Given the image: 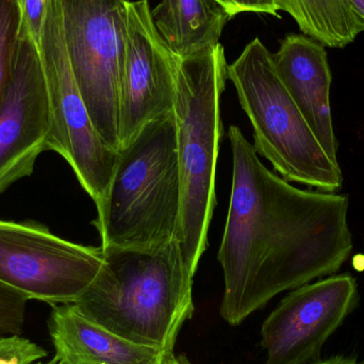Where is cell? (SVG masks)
I'll return each mask as SVG.
<instances>
[{"instance_id":"cell-1","label":"cell","mask_w":364,"mask_h":364,"mask_svg":"<svg viewBox=\"0 0 364 364\" xmlns=\"http://www.w3.org/2000/svg\"><path fill=\"white\" fill-rule=\"evenodd\" d=\"M228 138L232 186L218 261L220 316L237 326L276 295L337 273L353 237L348 196L295 188L263 166L237 126Z\"/></svg>"},{"instance_id":"cell-2","label":"cell","mask_w":364,"mask_h":364,"mask_svg":"<svg viewBox=\"0 0 364 364\" xmlns=\"http://www.w3.org/2000/svg\"><path fill=\"white\" fill-rule=\"evenodd\" d=\"M102 248V269L75 305L130 341L174 350L179 331L194 314V274L178 240L149 248Z\"/></svg>"},{"instance_id":"cell-3","label":"cell","mask_w":364,"mask_h":364,"mask_svg":"<svg viewBox=\"0 0 364 364\" xmlns=\"http://www.w3.org/2000/svg\"><path fill=\"white\" fill-rule=\"evenodd\" d=\"M227 66L220 42L181 58L177 65L174 117L181 184L177 240L194 275L207 250L216 205V164L223 134L220 97Z\"/></svg>"},{"instance_id":"cell-4","label":"cell","mask_w":364,"mask_h":364,"mask_svg":"<svg viewBox=\"0 0 364 364\" xmlns=\"http://www.w3.org/2000/svg\"><path fill=\"white\" fill-rule=\"evenodd\" d=\"M93 225L102 247L149 248L177 239L181 184L174 112L122 149Z\"/></svg>"},{"instance_id":"cell-5","label":"cell","mask_w":364,"mask_h":364,"mask_svg":"<svg viewBox=\"0 0 364 364\" xmlns=\"http://www.w3.org/2000/svg\"><path fill=\"white\" fill-rule=\"evenodd\" d=\"M227 79L254 129V147L287 181L324 192L343 186L340 164L329 157L276 70L273 53L255 38L227 66Z\"/></svg>"},{"instance_id":"cell-6","label":"cell","mask_w":364,"mask_h":364,"mask_svg":"<svg viewBox=\"0 0 364 364\" xmlns=\"http://www.w3.org/2000/svg\"><path fill=\"white\" fill-rule=\"evenodd\" d=\"M64 40L94 127L121 151V89L127 0H59Z\"/></svg>"},{"instance_id":"cell-7","label":"cell","mask_w":364,"mask_h":364,"mask_svg":"<svg viewBox=\"0 0 364 364\" xmlns=\"http://www.w3.org/2000/svg\"><path fill=\"white\" fill-rule=\"evenodd\" d=\"M50 108L49 151L59 154L97 205L106 196L119 154L94 127L70 66L59 0H49L40 45Z\"/></svg>"},{"instance_id":"cell-8","label":"cell","mask_w":364,"mask_h":364,"mask_svg":"<svg viewBox=\"0 0 364 364\" xmlns=\"http://www.w3.org/2000/svg\"><path fill=\"white\" fill-rule=\"evenodd\" d=\"M104 263L100 247L53 235L40 223L0 220V282L29 301L75 304Z\"/></svg>"},{"instance_id":"cell-9","label":"cell","mask_w":364,"mask_h":364,"mask_svg":"<svg viewBox=\"0 0 364 364\" xmlns=\"http://www.w3.org/2000/svg\"><path fill=\"white\" fill-rule=\"evenodd\" d=\"M358 303L350 274L331 276L289 293L265 318L261 344L264 364H311L331 335Z\"/></svg>"},{"instance_id":"cell-10","label":"cell","mask_w":364,"mask_h":364,"mask_svg":"<svg viewBox=\"0 0 364 364\" xmlns=\"http://www.w3.org/2000/svg\"><path fill=\"white\" fill-rule=\"evenodd\" d=\"M179 59L156 28L149 1L127 0L121 151L136 140L147 124L174 112Z\"/></svg>"},{"instance_id":"cell-11","label":"cell","mask_w":364,"mask_h":364,"mask_svg":"<svg viewBox=\"0 0 364 364\" xmlns=\"http://www.w3.org/2000/svg\"><path fill=\"white\" fill-rule=\"evenodd\" d=\"M51 117L40 51L21 29L6 97L0 109V194L30 176L49 151Z\"/></svg>"},{"instance_id":"cell-12","label":"cell","mask_w":364,"mask_h":364,"mask_svg":"<svg viewBox=\"0 0 364 364\" xmlns=\"http://www.w3.org/2000/svg\"><path fill=\"white\" fill-rule=\"evenodd\" d=\"M276 70L323 149L338 161L326 47L305 34H288L273 53ZM339 162V161H338Z\"/></svg>"},{"instance_id":"cell-13","label":"cell","mask_w":364,"mask_h":364,"mask_svg":"<svg viewBox=\"0 0 364 364\" xmlns=\"http://www.w3.org/2000/svg\"><path fill=\"white\" fill-rule=\"evenodd\" d=\"M48 331L57 364H161L164 356L109 331L75 304L53 306Z\"/></svg>"},{"instance_id":"cell-14","label":"cell","mask_w":364,"mask_h":364,"mask_svg":"<svg viewBox=\"0 0 364 364\" xmlns=\"http://www.w3.org/2000/svg\"><path fill=\"white\" fill-rule=\"evenodd\" d=\"M151 15L158 31L179 58L218 43L230 21L216 0H161Z\"/></svg>"},{"instance_id":"cell-15","label":"cell","mask_w":364,"mask_h":364,"mask_svg":"<svg viewBox=\"0 0 364 364\" xmlns=\"http://www.w3.org/2000/svg\"><path fill=\"white\" fill-rule=\"evenodd\" d=\"M301 33L329 48L343 49L364 32V21L346 0H277Z\"/></svg>"},{"instance_id":"cell-16","label":"cell","mask_w":364,"mask_h":364,"mask_svg":"<svg viewBox=\"0 0 364 364\" xmlns=\"http://www.w3.org/2000/svg\"><path fill=\"white\" fill-rule=\"evenodd\" d=\"M21 27L17 0H0V109L12 76Z\"/></svg>"},{"instance_id":"cell-17","label":"cell","mask_w":364,"mask_h":364,"mask_svg":"<svg viewBox=\"0 0 364 364\" xmlns=\"http://www.w3.org/2000/svg\"><path fill=\"white\" fill-rule=\"evenodd\" d=\"M28 301L27 296L0 282V336L21 335Z\"/></svg>"},{"instance_id":"cell-18","label":"cell","mask_w":364,"mask_h":364,"mask_svg":"<svg viewBox=\"0 0 364 364\" xmlns=\"http://www.w3.org/2000/svg\"><path fill=\"white\" fill-rule=\"evenodd\" d=\"M47 355L42 346L28 338L0 336V364H34Z\"/></svg>"},{"instance_id":"cell-19","label":"cell","mask_w":364,"mask_h":364,"mask_svg":"<svg viewBox=\"0 0 364 364\" xmlns=\"http://www.w3.org/2000/svg\"><path fill=\"white\" fill-rule=\"evenodd\" d=\"M17 4L21 11V29L31 36L38 47L46 21L49 0H17Z\"/></svg>"},{"instance_id":"cell-20","label":"cell","mask_w":364,"mask_h":364,"mask_svg":"<svg viewBox=\"0 0 364 364\" xmlns=\"http://www.w3.org/2000/svg\"><path fill=\"white\" fill-rule=\"evenodd\" d=\"M216 2L230 19L246 12L263 13L280 18L277 0H216Z\"/></svg>"},{"instance_id":"cell-21","label":"cell","mask_w":364,"mask_h":364,"mask_svg":"<svg viewBox=\"0 0 364 364\" xmlns=\"http://www.w3.org/2000/svg\"><path fill=\"white\" fill-rule=\"evenodd\" d=\"M161 364H192L183 355H178L174 350L164 353Z\"/></svg>"},{"instance_id":"cell-22","label":"cell","mask_w":364,"mask_h":364,"mask_svg":"<svg viewBox=\"0 0 364 364\" xmlns=\"http://www.w3.org/2000/svg\"><path fill=\"white\" fill-rule=\"evenodd\" d=\"M311 364H357L354 359L346 358V357H335L324 361H316Z\"/></svg>"},{"instance_id":"cell-23","label":"cell","mask_w":364,"mask_h":364,"mask_svg":"<svg viewBox=\"0 0 364 364\" xmlns=\"http://www.w3.org/2000/svg\"><path fill=\"white\" fill-rule=\"evenodd\" d=\"M354 12L364 21V0H346Z\"/></svg>"},{"instance_id":"cell-24","label":"cell","mask_w":364,"mask_h":364,"mask_svg":"<svg viewBox=\"0 0 364 364\" xmlns=\"http://www.w3.org/2000/svg\"><path fill=\"white\" fill-rule=\"evenodd\" d=\"M34 364H57V363H55V361L53 360H53L47 361V363H42V361H38V363H36Z\"/></svg>"},{"instance_id":"cell-25","label":"cell","mask_w":364,"mask_h":364,"mask_svg":"<svg viewBox=\"0 0 364 364\" xmlns=\"http://www.w3.org/2000/svg\"><path fill=\"white\" fill-rule=\"evenodd\" d=\"M363 364H364V363H363Z\"/></svg>"}]
</instances>
